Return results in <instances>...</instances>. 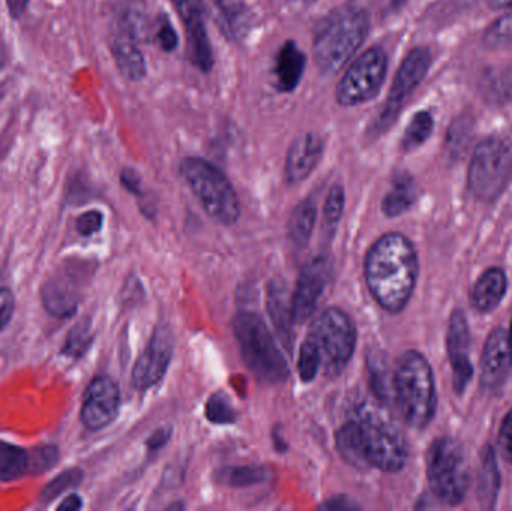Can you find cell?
I'll list each match as a JSON object with an SVG mask.
<instances>
[{"label":"cell","instance_id":"cell-44","mask_svg":"<svg viewBox=\"0 0 512 511\" xmlns=\"http://www.w3.org/2000/svg\"><path fill=\"white\" fill-rule=\"evenodd\" d=\"M15 302L9 288H0V330L5 329L14 314Z\"/></svg>","mask_w":512,"mask_h":511},{"label":"cell","instance_id":"cell-27","mask_svg":"<svg viewBox=\"0 0 512 511\" xmlns=\"http://www.w3.org/2000/svg\"><path fill=\"white\" fill-rule=\"evenodd\" d=\"M42 300H44L45 309L54 317H69L77 308L74 294L66 290L65 282L59 278L45 284Z\"/></svg>","mask_w":512,"mask_h":511},{"label":"cell","instance_id":"cell-48","mask_svg":"<svg viewBox=\"0 0 512 511\" xmlns=\"http://www.w3.org/2000/svg\"><path fill=\"white\" fill-rule=\"evenodd\" d=\"M321 509L325 510H352L357 509L351 501L346 498H333V500L327 501Z\"/></svg>","mask_w":512,"mask_h":511},{"label":"cell","instance_id":"cell-24","mask_svg":"<svg viewBox=\"0 0 512 511\" xmlns=\"http://www.w3.org/2000/svg\"><path fill=\"white\" fill-rule=\"evenodd\" d=\"M484 101L492 105H505L512 101V65L493 66L480 80Z\"/></svg>","mask_w":512,"mask_h":511},{"label":"cell","instance_id":"cell-30","mask_svg":"<svg viewBox=\"0 0 512 511\" xmlns=\"http://www.w3.org/2000/svg\"><path fill=\"white\" fill-rule=\"evenodd\" d=\"M343 209H345V189L342 185H334L325 200L324 218H322V228L328 236L336 233L343 216Z\"/></svg>","mask_w":512,"mask_h":511},{"label":"cell","instance_id":"cell-6","mask_svg":"<svg viewBox=\"0 0 512 511\" xmlns=\"http://www.w3.org/2000/svg\"><path fill=\"white\" fill-rule=\"evenodd\" d=\"M369 33V18L360 9L340 12L315 39V59L324 74L345 68Z\"/></svg>","mask_w":512,"mask_h":511},{"label":"cell","instance_id":"cell-25","mask_svg":"<svg viewBox=\"0 0 512 511\" xmlns=\"http://www.w3.org/2000/svg\"><path fill=\"white\" fill-rule=\"evenodd\" d=\"M316 206L312 200H304L292 210L289 218V239L297 246H306L316 224Z\"/></svg>","mask_w":512,"mask_h":511},{"label":"cell","instance_id":"cell-19","mask_svg":"<svg viewBox=\"0 0 512 511\" xmlns=\"http://www.w3.org/2000/svg\"><path fill=\"white\" fill-rule=\"evenodd\" d=\"M213 17L231 41L245 39L254 24V15L243 0H213Z\"/></svg>","mask_w":512,"mask_h":511},{"label":"cell","instance_id":"cell-51","mask_svg":"<svg viewBox=\"0 0 512 511\" xmlns=\"http://www.w3.org/2000/svg\"><path fill=\"white\" fill-rule=\"evenodd\" d=\"M385 2H387L388 8L397 11V9L402 8L408 0H385Z\"/></svg>","mask_w":512,"mask_h":511},{"label":"cell","instance_id":"cell-28","mask_svg":"<svg viewBox=\"0 0 512 511\" xmlns=\"http://www.w3.org/2000/svg\"><path fill=\"white\" fill-rule=\"evenodd\" d=\"M29 453L14 444L0 441V480L12 482L27 473Z\"/></svg>","mask_w":512,"mask_h":511},{"label":"cell","instance_id":"cell-26","mask_svg":"<svg viewBox=\"0 0 512 511\" xmlns=\"http://www.w3.org/2000/svg\"><path fill=\"white\" fill-rule=\"evenodd\" d=\"M415 198H417V194H415L414 182L411 177H397L393 189L382 200V212L388 218H396L411 209Z\"/></svg>","mask_w":512,"mask_h":511},{"label":"cell","instance_id":"cell-53","mask_svg":"<svg viewBox=\"0 0 512 511\" xmlns=\"http://www.w3.org/2000/svg\"><path fill=\"white\" fill-rule=\"evenodd\" d=\"M508 336H510V342H511V347H512V321H511L510 333H508Z\"/></svg>","mask_w":512,"mask_h":511},{"label":"cell","instance_id":"cell-1","mask_svg":"<svg viewBox=\"0 0 512 511\" xmlns=\"http://www.w3.org/2000/svg\"><path fill=\"white\" fill-rule=\"evenodd\" d=\"M337 449L352 465L399 473L409 458L408 443L382 405L363 402L337 432Z\"/></svg>","mask_w":512,"mask_h":511},{"label":"cell","instance_id":"cell-21","mask_svg":"<svg viewBox=\"0 0 512 511\" xmlns=\"http://www.w3.org/2000/svg\"><path fill=\"white\" fill-rule=\"evenodd\" d=\"M508 279L504 270L493 267L478 279L472 290V305L477 311L490 312L498 308L507 293Z\"/></svg>","mask_w":512,"mask_h":511},{"label":"cell","instance_id":"cell-33","mask_svg":"<svg viewBox=\"0 0 512 511\" xmlns=\"http://www.w3.org/2000/svg\"><path fill=\"white\" fill-rule=\"evenodd\" d=\"M484 45L492 50L512 45V8L510 12L499 17L484 33Z\"/></svg>","mask_w":512,"mask_h":511},{"label":"cell","instance_id":"cell-36","mask_svg":"<svg viewBox=\"0 0 512 511\" xmlns=\"http://www.w3.org/2000/svg\"><path fill=\"white\" fill-rule=\"evenodd\" d=\"M120 24H122L123 35L129 36L134 41H141L149 35V23L146 15L135 8L126 9L120 15Z\"/></svg>","mask_w":512,"mask_h":511},{"label":"cell","instance_id":"cell-16","mask_svg":"<svg viewBox=\"0 0 512 511\" xmlns=\"http://www.w3.org/2000/svg\"><path fill=\"white\" fill-rule=\"evenodd\" d=\"M447 345L448 356H450L451 366H453L454 390L462 395L474 375L471 357H469L471 333H469L468 321L462 311H454L451 314Z\"/></svg>","mask_w":512,"mask_h":511},{"label":"cell","instance_id":"cell-11","mask_svg":"<svg viewBox=\"0 0 512 511\" xmlns=\"http://www.w3.org/2000/svg\"><path fill=\"white\" fill-rule=\"evenodd\" d=\"M432 65V56L427 48H414L403 60L391 84L387 102L382 108L381 114L375 120V131L382 132L393 125L396 117L399 116L403 104L408 101L409 96L420 86L421 81Z\"/></svg>","mask_w":512,"mask_h":511},{"label":"cell","instance_id":"cell-54","mask_svg":"<svg viewBox=\"0 0 512 511\" xmlns=\"http://www.w3.org/2000/svg\"><path fill=\"white\" fill-rule=\"evenodd\" d=\"M300 2L312 3L316 2V0H300Z\"/></svg>","mask_w":512,"mask_h":511},{"label":"cell","instance_id":"cell-39","mask_svg":"<svg viewBox=\"0 0 512 511\" xmlns=\"http://www.w3.org/2000/svg\"><path fill=\"white\" fill-rule=\"evenodd\" d=\"M57 458H59V452H57L56 447H39V449L33 450L32 453H29V467H27V473H45V471L54 467V464L57 462Z\"/></svg>","mask_w":512,"mask_h":511},{"label":"cell","instance_id":"cell-31","mask_svg":"<svg viewBox=\"0 0 512 511\" xmlns=\"http://www.w3.org/2000/svg\"><path fill=\"white\" fill-rule=\"evenodd\" d=\"M297 369L303 383H310V381L315 380L319 369H321V357H319L318 348L309 336L301 344Z\"/></svg>","mask_w":512,"mask_h":511},{"label":"cell","instance_id":"cell-41","mask_svg":"<svg viewBox=\"0 0 512 511\" xmlns=\"http://www.w3.org/2000/svg\"><path fill=\"white\" fill-rule=\"evenodd\" d=\"M155 39L159 47L167 53L176 50L177 45H179V36H177L176 30L171 26L170 20L165 15H161L158 23H156Z\"/></svg>","mask_w":512,"mask_h":511},{"label":"cell","instance_id":"cell-18","mask_svg":"<svg viewBox=\"0 0 512 511\" xmlns=\"http://www.w3.org/2000/svg\"><path fill=\"white\" fill-rule=\"evenodd\" d=\"M324 143L316 134H303L292 141L286 156L285 177L291 185L303 182L318 167Z\"/></svg>","mask_w":512,"mask_h":511},{"label":"cell","instance_id":"cell-49","mask_svg":"<svg viewBox=\"0 0 512 511\" xmlns=\"http://www.w3.org/2000/svg\"><path fill=\"white\" fill-rule=\"evenodd\" d=\"M83 507V501L78 495H71V497L63 500L62 504H59V510H80Z\"/></svg>","mask_w":512,"mask_h":511},{"label":"cell","instance_id":"cell-4","mask_svg":"<svg viewBox=\"0 0 512 511\" xmlns=\"http://www.w3.org/2000/svg\"><path fill=\"white\" fill-rule=\"evenodd\" d=\"M234 336L243 360L256 378L268 384L282 383L289 368L267 324L255 312L242 311L233 318Z\"/></svg>","mask_w":512,"mask_h":511},{"label":"cell","instance_id":"cell-43","mask_svg":"<svg viewBox=\"0 0 512 511\" xmlns=\"http://www.w3.org/2000/svg\"><path fill=\"white\" fill-rule=\"evenodd\" d=\"M499 449L505 461L512 464V410L505 416L499 432Z\"/></svg>","mask_w":512,"mask_h":511},{"label":"cell","instance_id":"cell-45","mask_svg":"<svg viewBox=\"0 0 512 511\" xmlns=\"http://www.w3.org/2000/svg\"><path fill=\"white\" fill-rule=\"evenodd\" d=\"M120 180H122V185L128 189L132 194L138 195L141 194V182L138 174L135 173L132 168H123L122 174H120Z\"/></svg>","mask_w":512,"mask_h":511},{"label":"cell","instance_id":"cell-7","mask_svg":"<svg viewBox=\"0 0 512 511\" xmlns=\"http://www.w3.org/2000/svg\"><path fill=\"white\" fill-rule=\"evenodd\" d=\"M426 467L433 495L445 506H459L469 488V464L462 444L448 437L433 441Z\"/></svg>","mask_w":512,"mask_h":511},{"label":"cell","instance_id":"cell-38","mask_svg":"<svg viewBox=\"0 0 512 511\" xmlns=\"http://www.w3.org/2000/svg\"><path fill=\"white\" fill-rule=\"evenodd\" d=\"M90 342H92V330H90L89 323L78 324L69 333L63 353L72 357H81L90 347Z\"/></svg>","mask_w":512,"mask_h":511},{"label":"cell","instance_id":"cell-17","mask_svg":"<svg viewBox=\"0 0 512 511\" xmlns=\"http://www.w3.org/2000/svg\"><path fill=\"white\" fill-rule=\"evenodd\" d=\"M512 366L510 336L505 330L496 329L487 338L481 357V384L484 389L496 390L504 386Z\"/></svg>","mask_w":512,"mask_h":511},{"label":"cell","instance_id":"cell-13","mask_svg":"<svg viewBox=\"0 0 512 511\" xmlns=\"http://www.w3.org/2000/svg\"><path fill=\"white\" fill-rule=\"evenodd\" d=\"M186 27V51L189 60L203 72L213 66V51L204 21L203 0H171Z\"/></svg>","mask_w":512,"mask_h":511},{"label":"cell","instance_id":"cell-50","mask_svg":"<svg viewBox=\"0 0 512 511\" xmlns=\"http://www.w3.org/2000/svg\"><path fill=\"white\" fill-rule=\"evenodd\" d=\"M487 5L492 9H511L512 0H486Z\"/></svg>","mask_w":512,"mask_h":511},{"label":"cell","instance_id":"cell-46","mask_svg":"<svg viewBox=\"0 0 512 511\" xmlns=\"http://www.w3.org/2000/svg\"><path fill=\"white\" fill-rule=\"evenodd\" d=\"M171 434H173L171 428H159L158 431L153 432L152 437L147 441V446L150 450L161 449L170 441Z\"/></svg>","mask_w":512,"mask_h":511},{"label":"cell","instance_id":"cell-12","mask_svg":"<svg viewBox=\"0 0 512 511\" xmlns=\"http://www.w3.org/2000/svg\"><path fill=\"white\" fill-rule=\"evenodd\" d=\"M173 333L170 327L159 326L150 338L146 350L141 353L132 371V384L138 390L156 386L167 374L168 366L173 359Z\"/></svg>","mask_w":512,"mask_h":511},{"label":"cell","instance_id":"cell-40","mask_svg":"<svg viewBox=\"0 0 512 511\" xmlns=\"http://www.w3.org/2000/svg\"><path fill=\"white\" fill-rule=\"evenodd\" d=\"M469 126H471V122L468 120H457L456 123H453L447 143L451 156H459L468 147L469 138H471Z\"/></svg>","mask_w":512,"mask_h":511},{"label":"cell","instance_id":"cell-52","mask_svg":"<svg viewBox=\"0 0 512 511\" xmlns=\"http://www.w3.org/2000/svg\"><path fill=\"white\" fill-rule=\"evenodd\" d=\"M3 66H5V51L0 47V69H2Z\"/></svg>","mask_w":512,"mask_h":511},{"label":"cell","instance_id":"cell-2","mask_svg":"<svg viewBox=\"0 0 512 511\" xmlns=\"http://www.w3.org/2000/svg\"><path fill=\"white\" fill-rule=\"evenodd\" d=\"M367 288L379 306L391 314L403 311L418 278V255L408 237L388 233L379 237L364 261Z\"/></svg>","mask_w":512,"mask_h":511},{"label":"cell","instance_id":"cell-32","mask_svg":"<svg viewBox=\"0 0 512 511\" xmlns=\"http://www.w3.org/2000/svg\"><path fill=\"white\" fill-rule=\"evenodd\" d=\"M206 417L215 425H231L236 422L237 413L225 393H215L210 396L206 405Z\"/></svg>","mask_w":512,"mask_h":511},{"label":"cell","instance_id":"cell-47","mask_svg":"<svg viewBox=\"0 0 512 511\" xmlns=\"http://www.w3.org/2000/svg\"><path fill=\"white\" fill-rule=\"evenodd\" d=\"M30 0H6V6H8L9 15L12 18H20L21 15L26 11L27 5Z\"/></svg>","mask_w":512,"mask_h":511},{"label":"cell","instance_id":"cell-42","mask_svg":"<svg viewBox=\"0 0 512 511\" xmlns=\"http://www.w3.org/2000/svg\"><path fill=\"white\" fill-rule=\"evenodd\" d=\"M102 221H104V218H102L101 212L90 210V212L84 213L77 219V231L84 237L93 236L101 230Z\"/></svg>","mask_w":512,"mask_h":511},{"label":"cell","instance_id":"cell-23","mask_svg":"<svg viewBox=\"0 0 512 511\" xmlns=\"http://www.w3.org/2000/svg\"><path fill=\"white\" fill-rule=\"evenodd\" d=\"M111 53H113L117 68L123 77L131 81H138L146 77V60H144L143 53L138 50L134 39L123 35V33L117 36L111 44Z\"/></svg>","mask_w":512,"mask_h":511},{"label":"cell","instance_id":"cell-3","mask_svg":"<svg viewBox=\"0 0 512 511\" xmlns=\"http://www.w3.org/2000/svg\"><path fill=\"white\" fill-rule=\"evenodd\" d=\"M393 395L403 420L411 428L424 429L436 413V384L429 360L418 351H406L397 360Z\"/></svg>","mask_w":512,"mask_h":511},{"label":"cell","instance_id":"cell-34","mask_svg":"<svg viewBox=\"0 0 512 511\" xmlns=\"http://www.w3.org/2000/svg\"><path fill=\"white\" fill-rule=\"evenodd\" d=\"M499 491V473L496 467L495 455L493 450L487 453L483 465V483H481L480 497L487 507H492L496 500V494Z\"/></svg>","mask_w":512,"mask_h":511},{"label":"cell","instance_id":"cell-8","mask_svg":"<svg viewBox=\"0 0 512 511\" xmlns=\"http://www.w3.org/2000/svg\"><path fill=\"white\" fill-rule=\"evenodd\" d=\"M310 339L318 348L321 368L327 375H337L354 356L357 330L351 318L337 308L322 312L309 330Z\"/></svg>","mask_w":512,"mask_h":511},{"label":"cell","instance_id":"cell-5","mask_svg":"<svg viewBox=\"0 0 512 511\" xmlns=\"http://www.w3.org/2000/svg\"><path fill=\"white\" fill-rule=\"evenodd\" d=\"M183 177L213 221L233 225L240 218V201L228 177L215 165L201 158H186L182 162Z\"/></svg>","mask_w":512,"mask_h":511},{"label":"cell","instance_id":"cell-15","mask_svg":"<svg viewBox=\"0 0 512 511\" xmlns=\"http://www.w3.org/2000/svg\"><path fill=\"white\" fill-rule=\"evenodd\" d=\"M120 410V389L113 378L96 377L84 393L81 422L90 431H99L116 420Z\"/></svg>","mask_w":512,"mask_h":511},{"label":"cell","instance_id":"cell-22","mask_svg":"<svg viewBox=\"0 0 512 511\" xmlns=\"http://www.w3.org/2000/svg\"><path fill=\"white\" fill-rule=\"evenodd\" d=\"M306 68V56L292 41L285 42L277 54L276 78L277 87L282 92H292L303 77Z\"/></svg>","mask_w":512,"mask_h":511},{"label":"cell","instance_id":"cell-14","mask_svg":"<svg viewBox=\"0 0 512 511\" xmlns=\"http://www.w3.org/2000/svg\"><path fill=\"white\" fill-rule=\"evenodd\" d=\"M328 281V263L325 258H312L301 270L291 296L292 320L295 324L309 321L315 314Z\"/></svg>","mask_w":512,"mask_h":511},{"label":"cell","instance_id":"cell-10","mask_svg":"<svg viewBox=\"0 0 512 511\" xmlns=\"http://www.w3.org/2000/svg\"><path fill=\"white\" fill-rule=\"evenodd\" d=\"M387 54L382 48H369L343 75L336 98L342 107H355L370 101L381 92L387 77Z\"/></svg>","mask_w":512,"mask_h":511},{"label":"cell","instance_id":"cell-29","mask_svg":"<svg viewBox=\"0 0 512 511\" xmlns=\"http://www.w3.org/2000/svg\"><path fill=\"white\" fill-rule=\"evenodd\" d=\"M433 126H435V122H433V116L429 111H420L415 114L403 135V149L412 150L420 147L432 135Z\"/></svg>","mask_w":512,"mask_h":511},{"label":"cell","instance_id":"cell-9","mask_svg":"<svg viewBox=\"0 0 512 511\" xmlns=\"http://www.w3.org/2000/svg\"><path fill=\"white\" fill-rule=\"evenodd\" d=\"M512 179V153L499 138H486L478 144L469 165L468 185L481 201L498 200Z\"/></svg>","mask_w":512,"mask_h":511},{"label":"cell","instance_id":"cell-35","mask_svg":"<svg viewBox=\"0 0 512 511\" xmlns=\"http://www.w3.org/2000/svg\"><path fill=\"white\" fill-rule=\"evenodd\" d=\"M221 479L230 486H251L267 480L268 474L261 467L228 468L222 471Z\"/></svg>","mask_w":512,"mask_h":511},{"label":"cell","instance_id":"cell-37","mask_svg":"<svg viewBox=\"0 0 512 511\" xmlns=\"http://www.w3.org/2000/svg\"><path fill=\"white\" fill-rule=\"evenodd\" d=\"M81 479H83V473L80 470H68L60 474L50 485L45 486L41 494L42 503H51V501L56 500L66 489L77 486Z\"/></svg>","mask_w":512,"mask_h":511},{"label":"cell","instance_id":"cell-20","mask_svg":"<svg viewBox=\"0 0 512 511\" xmlns=\"http://www.w3.org/2000/svg\"><path fill=\"white\" fill-rule=\"evenodd\" d=\"M267 311L283 345L291 350V342L294 339L291 330L295 324L292 320L291 297L286 290L285 282L280 279H274L268 284Z\"/></svg>","mask_w":512,"mask_h":511}]
</instances>
